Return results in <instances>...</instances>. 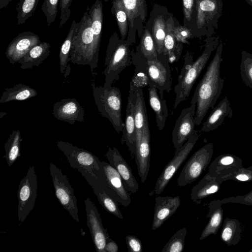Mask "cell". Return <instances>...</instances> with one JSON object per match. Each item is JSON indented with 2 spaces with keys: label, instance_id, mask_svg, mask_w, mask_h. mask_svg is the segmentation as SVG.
Instances as JSON below:
<instances>
[{
  "label": "cell",
  "instance_id": "obj_1",
  "mask_svg": "<svg viewBox=\"0 0 252 252\" xmlns=\"http://www.w3.org/2000/svg\"><path fill=\"white\" fill-rule=\"evenodd\" d=\"M222 50L223 43L220 42L213 58L194 92L193 95L197 97L196 125L201 124L209 109L214 108L221 94L224 82V79L220 76Z\"/></svg>",
  "mask_w": 252,
  "mask_h": 252
},
{
  "label": "cell",
  "instance_id": "obj_2",
  "mask_svg": "<svg viewBox=\"0 0 252 252\" xmlns=\"http://www.w3.org/2000/svg\"><path fill=\"white\" fill-rule=\"evenodd\" d=\"M204 50L198 58L193 62L191 53L188 51L184 56V63L178 78V83L174 87L175 102L173 109L185 101L189 95L196 79L205 66L212 52L220 43V36L207 37Z\"/></svg>",
  "mask_w": 252,
  "mask_h": 252
},
{
  "label": "cell",
  "instance_id": "obj_3",
  "mask_svg": "<svg viewBox=\"0 0 252 252\" xmlns=\"http://www.w3.org/2000/svg\"><path fill=\"white\" fill-rule=\"evenodd\" d=\"M99 48L96 45L92 21L89 12L86 11L80 21L76 23L72 40L70 53L71 63L90 66L92 76L98 66Z\"/></svg>",
  "mask_w": 252,
  "mask_h": 252
},
{
  "label": "cell",
  "instance_id": "obj_4",
  "mask_svg": "<svg viewBox=\"0 0 252 252\" xmlns=\"http://www.w3.org/2000/svg\"><path fill=\"white\" fill-rule=\"evenodd\" d=\"M56 145L65 155L70 166L85 178L94 193L101 189V170L98 158L91 152L64 141H56Z\"/></svg>",
  "mask_w": 252,
  "mask_h": 252
},
{
  "label": "cell",
  "instance_id": "obj_5",
  "mask_svg": "<svg viewBox=\"0 0 252 252\" xmlns=\"http://www.w3.org/2000/svg\"><path fill=\"white\" fill-rule=\"evenodd\" d=\"M129 46L126 40L120 38L116 32L110 36L106 52L105 67L102 72L105 76L104 88L111 87L119 80L121 72L132 64Z\"/></svg>",
  "mask_w": 252,
  "mask_h": 252
},
{
  "label": "cell",
  "instance_id": "obj_6",
  "mask_svg": "<svg viewBox=\"0 0 252 252\" xmlns=\"http://www.w3.org/2000/svg\"><path fill=\"white\" fill-rule=\"evenodd\" d=\"M92 87L95 103L99 113L108 119L118 133L123 132L124 123L122 119V96L119 88L96 86L92 76Z\"/></svg>",
  "mask_w": 252,
  "mask_h": 252
},
{
  "label": "cell",
  "instance_id": "obj_7",
  "mask_svg": "<svg viewBox=\"0 0 252 252\" xmlns=\"http://www.w3.org/2000/svg\"><path fill=\"white\" fill-rule=\"evenodd\" d=\"M222 0H197L196 15L192 30L193 37L213 36L222 14Z\"/></svg>",
  "mask_w": 252,
  "mask_h": 252
},
{
  "label": "cell",
  "instance_id": "obj_8",
  "mask_svg": "<svg viewBox=\"0 0 252 252\" xmlns=\"http://www.w3.org/2000/svg\"><path fill=\"white\" fill-rule=\"evenodd\" d=\"M49 169L56 197L73 219L79 222L77 200L67 177L53 163H50Z\"/></svg>",
  "mask_w": 252,
  "mask_h": 252
},
{
  "label": "cell",
  "instance_id": "obj_9",
  "mask_svg": "<svg viewBox=\"0 0 252 252\" xmlns=\"http://www.w3.org/2000/svg\"><path fill=\"white\" fill-rule=\"evenodd\" d=\"M214 152L211 143L206 144L197 150L186 162L179 177L178 185L184 187L196 180L211 161Z\"/></svg>",
  "mask_w": 252,
  "mask_h": 252
},
{
  "label": "cell",
  "instance_id": "obj_10",
  "mask_svg": "<svg viewBox=\"0 0 252 252\" xmlns=\"http://www.w3.org/2000/svg\"><path fill=\"white\" fill-rule=\"evenodd\" d=\"M168 57L163 52L158 54L155 59L147 60L146 74L149 86L156 87L159 96L163 98L164 92L172 90L171 72Z\"/></svg>",
  "mask_w": 252,
  "mask_h": 252
},
{
  "label": "cell",
  "instance_id": "obj_11",
  "mask_svg": "<svg viewBox=\"0 0 252 252\" xmlns=\"http://www.w3.org/2000/svg\"><path fill=\"white\" fill-rule=\"evenodd\" d=\"M37 179L34 166H30L18 187V218L21 224L34 207L37 197Z\"/></svg>",
  "mask_w": 252,
  "mask_h": 252
},
{
  "label": "cell",
  "instance_id": "obj_12",
  "mask_svg": "<svg viewBox=\"0 0 252 252\" xmlns=\"http://www.w3.org/2000/svg\"><path fill=\"white\" fill-rule=\"evenodd\" d=\"M99 163L102 174L101 189L122 205L129 206L131 203L129 191L119 173L110 163L99 160Z\"/></svg>",
  "mask_w": 252,
  "mask_h": 252
},
{
  "label": "cell",
  "instance_id": "obj_13",
  "mask_svg": "<svg viewBox=\"0 0 252 252\" xmlns=\"http://www.w3.org/2000/svg\"><path fill=\"white\" fill-rule=\"evenodd\" d=\"M196 104L197 97L193 95L190 106L182 109L175 122L172 133V142L175 150L182 147L189 138L198 132L195 129Z\"/></svg>",
  "mask_w": 252,
  "mask_h": 252
},
{
  "label": "cell",
  "instance_id": "obj_14",
  "mask_svg": "<svg viewBox=\"0 0 252 252\" xmlns=\"http://www.w3.org/2000/svg\"><path fill=\"white\" fill-rule=\"evenodd\" d=\"M199 135L198 131L189 138L182 147L175 150L173 158L164 167L156 183L154 188L155 193L160 194L163 191L174 175L193 149Z\"/></svg>",
  "mask_w": 252,
  "mask_h": 252
},
{
  "label": "cell",
  "instance_id": "obj_15",
  "mask_svg": "<svg viewBox=\"0 0 252 252\" xmlns=\"http://www.w3.org/2000/svg\"><path fill=\"white\" fill-rule=\"evenodd\" d=\"M127 14L129 30L126 40L129 46L136 42V35L141 36L147 16L146 0H122Z\"/></svg>",
  "mask_w": 252,
  "mask_h": 252
},
{
  "label": "cell",
  "instance_id": "obj_16",
  "mask_svg": "<svg viewBox=\"0 0 252 252\" xmlns=\"http://www.w3.org/2000/svg\"><path fill=\"white\" fill-rule=\"evenodd\" d=\"M87 216V225L97 252H105V246L109 235L102 223L100 214L94 203L87 197L84 201Z\"/></svg>",
  "mask_w": 252,
  "mask_h": 252
},
{
  "label": "cell",
  "instance_id": "obj_17",
  "mask_svg": "<svg viewBox=\"0 0 252 252\" xmlns=\"http://www.w3.org/2000/svg\"><path fill=\"white\" fill-rule=\"evenodd\" d=\"M137 88L131 81L129 85V95L126 108V114L123 131L122 141L127 145L128 150L133 157L136 152V132L135 123V104L137 96Z\"/></svg>",
  "mask_w": 252,
  "mask_h": 252
},
{
  "label": "cell",
  "instance_id": "obj_18",
  "mask_svg": "<svg viewBox=\"0 0 252 252\" xmlns=\"http://www.w3.org/2000/svg\"><path fill=\"white\" fill-rule=\"evenodd\" d=\"M170 14L166 7L156 4L151 11L149 21L145 26L152 34L158 54L163 52L166 21Z\"/></svg>",
  "mask_w": 252,
  "mask_h": 252
},
{
  "label": "cell",
  "instance_id": "obj_19",
  "mask_svg": "<svg viewBox=\"0 0 252 252\" xmlns=\"http://www.w3.org/2000/svg\"><path fill=\"white\" fill-rule=\"evenodd\" d=\"M38 35L30 31L19 33L8 44L5 54L10 63H18L32 47L40 43Z\"/></svg>",
  "mask_w": 252,
  "mask_h": 252
},
{
  "label": "cell",
  "instance_id": "obj_20",
  "mask_svg": "<svg viewBox=\"0 0 252 252\" xmlns=\"http://www.w3.org/2000/svg\"><path fill=\"white\" fill-rule=\"evenodd\" d=\"M150 132L149 123L142 131L141 136L136 140L135 162L142 183L145 182L150 168Z\"/></svg>",
  "mask_w": 252,
  "mask_h": 252
},
{
  "label": "cell",
  "instance_id": "obj_21",
  "mask_svg": "<svg viewBox=\"0 0 252 252\" xmlns=\"http://www.w3.org/2000/svg\"><path fill=\"white\" fill-rule=\"evenodd\" d=\"M52 114L58 120L74 125L85 121V111L75 98H63L53 105Z\"/></svg>",
  "mask_w": 252,
  "mask_h": 252
},
{
  "label": "cell",
  "instance_id": "obj_22",
  "mask_svg": "<svg viewBox=\"0 0 252 252\" xmlns=\"http://www.w3.org/2000/svg\"><path fill=\"white\" fill-rule=\"evenodd\" d=\"M105 156L109 163L120 175L125 188L131 193H136L139 189L138 184L131 169L118 150L115 147H109Z\"/></svg>",
  "mask_w": 252,
  "mask_h": 252
},
{
  "label": "cell",
  "instance_id": "obj_23",
  "mask_svg": "<svg viewBox=\"0 0 252 252\" xmlns=\"http://www.w3.org/2000/svg\"><path fill=\"white\" fill-rule=\"evenodd\" d=\"M243 167V162L240 158L230 154H223L211 162L207 173L221 181L222 178L232 174Z\"/></svg>",
  "mask_w": 252,
  "mask_h": 252
},
{
  "label": "cell",
  "instance_id": "obj_24",
  "mask_svg": "<svg viewBox=\"0 0 252 252\" xmlns=\"http://www.w3.org/2000/svg\"><path fill=\"white\" fill-rule=\"evenodd\" d=\"M181 204L179 196H157L155 199L153 230L159 228L177 210Z\"/></svg>",
  "mask_w": 252,
  "mask_h": 252
},
{
  "label": "cell",
  "instance_id": "obj_25",
  "mask_svg": "<svg viewBox=\"0 0 252 252\" xmlns=\"http://www.w3.org/2000/svg\"><path fill=\"white\" fill-rule=\"evenodd\" d=\"M232 115L230 102L225 96L213 108L207 120L203 124L201 130L208 132L217 129L222 125L226 117L230 118Z\"/></svg>",
  "mask_w": 252,
  "mask_h": 252
},
{
  "label": "cell",
  "instance_id": "obj_26",
  "mask_svg": "<svg viewBox=\"0 0 252 252\" xmlns=\"http://www.w3.org/2000/svg\"><path fill=\"white\" fill-rule=\"evenodd\" d=\"M222 183L220 180L211 176L207 173L192 188L191 200L196 204H200L202 199L218 192Z\"/></svg>",
  "mask_w": 252,
  "mask_h": 252
},
{
  "label": "cell",
  "instance_id": "obj_27",
  "mask_svg": "<svg viewBox=\"0 0 252 252\" xmlns=\"http://www.w3.org/2000/svg\"><path fill=\"white\" fill-rule=\"evenodd\" d=\"M175 19L170 13L166 21V35L164 41L163 53L168 56L170 63L179 60L183 49V44L176 40L174 34Z\"/></svg>",
  "mask_w": 252,
  "mask_h": 252
},
{
  "label": "cell",
  "instance_id": "obj_28",
  "mask_svg": "<svg viewBox=\"0 0 252 252\" xmlns=\"http://www.w3.org/2000/svg\"><path fill=\"white\" fill-rule=\"evenodd\" d=\"M220 200H214L208 205V212L206 215L209 220L203 230L199 239L202 240L211 234L216 235L221 224L223 210Z\"/></svg>",
  "mask_w": 252,
  "mask_h": 252
},
{
  "label": "cell",
  "instance_id": "obj_29",
  "mask_svg": "<svg viewBox=\"0 0 252 252\" xmlns=\"http://www.w3.org/2000/svg\"><path fill=\"white\" fill-rule=\"evenodd\" d=\"M50 47L46 42L34 46L18 62L21 64L20 68L27 69L38 66L49 56Z\"/></svg>",
  "mask_w": 252,
  "mask_h": 252
},
{
  "label": "cell",
  "instance_id": "obj_30",
  "mask_svg": "<svg viewBox=\"0 0 252 252\" xmlns=\"http://www.w3.org/2000/svg\"><path fill=\"white\" fill-rule=\"evenodd\" d=\"M150 105L156 116V123L159 130H162L165 125L168 116L166 100L161 98L158 94V89L153 86H149Z\"/></svg>",
  "mask_w": 252,
  "mask_h": 252
},
{
  "label": "cell",
  "instance_id": "obj_31",
  "mask_svg": "<svg viewBox=\"0 0 252 252\" xmlns=\"http://www.w3.org/2000/svg\"><path fill=\"white\" fill-rule=\"evenodd\" d=\"M36 90L22 83L17 84L12 88L4 89L0 98V103H4L13 100H25L35 96Z\"/></svg>",
  "mask_w": 252,
  "mask_h": 252
},
{
  "label": "cell",
  "instance_id": "obj_32",
  "mask_svg": "<svg viewBox=\"0 0 252 252\" xmlns=\"http://www.w3.org/2000/svg\"><path fill=\"white\" fill-rule=\"evenodd\" d=\"M242 228L239 221L235 219L226 217L224 219L221 238L227 246L236 245L240 241Z\"/></svg>",
  "mask_w": 252,
  "mask_h": 252
},
{
  "label": "cell",
  "instance_id": "obj_33",
  "mask_svg": "<svg viewBox=\"0 0 252 252\" xmlns=\"http://www.w3.org/2000/svg\"><path fill=\"white\" fill-rule=\"evenodd\" d=\"M89 16L92 21V28L96 45L100 48L103 24V4L101 0H96L91 7Z\"/></svg>",
  "mask_w": 252,
  "mask_h": 252
},
{
  "label": "cell",
  "instance_id": "obj_34",
  "mask_svg": "<svg viewBox=\"0 0 252 252\" xmlns=\"http://www.w3.org/2000/svg\"><path fill=\"white\" fill-rule=\"evenodd\" d=\"M135 107V123L136 138H139L141 137L145 125L149 123L143 92L141 87L138 86Z\"/></svg>",
  "mask_w": 252,
  "mask_h": 252
},
{
  "label": "cell",
  "instance_id": "obj_35",
  "mask_svg": "<svg viewBox=\"0 0 252 252\" xmlns=\"http://www.w3.org/2000/svg\"><path fill=\"white\" fill-rule=\"evenodd\" d=\"M22 139L19 130L12 131L4 145L5 155L3 156L9 166L20 157V145Z\"/></svg>",
  "mask_w": 252,
  "mask_h": 252
},
{
  "label": "cell",
  "instance_id": "obj_36",
  "mask_svg": "<svg viewBox=\"0 0 252 252\" xmlns=\"http://www.w3.org/2000/svg\"><path fill=\"white\" fill-rule=\"evenodd\" d=\"M111 13L115 16L121 38L126 40L129 30L128 20L122 0H112Z\"/></svg>",
  "mask_w": 252,
  "mask_h": 252
},
{
  "label": "cell",
  "instance_id": "obj_37",
  "mask_svg": "<svg viewBox=\"0 0 252 252\" xmlns=\"http://www.w3.org/2000/svg\"><path fill=\"white\" fill-rule=\"evenodd\" d=\"M76 22L73 20L68 34L63 43L59 52V63L60 72L64 73L67 63L70 60V53L71 48L72 40Z\"/></svg>",
  "mask_w": 252,
  "mask_h": 252
},
{
  "label": "cell",
  "instance_id": "obj_38",
  "mask_svg": "<svg viewBox=\"0 0 252 252\" xmlns=\"http://www.w3.org/2000/svg\"><path fill=\"white\" fill-rule=\"evenodd\" d=\"M138 46L142 54L148 60L158 57V52L152 34L146 27H144Z\"/></svg>",
  "mask_w": 252,
  "mask_h": 252
},
{
  "label": "cell",
  "instance_id": "obj_39",
  "mask_svg": "<svg viewBox=\"0 0 252 252\" xmlns=\"http://www.w3.org/2000/svg\"><path fill=\"white\" fill-rule=\"evenodd\" d=\"M39 0H20L16 6L17 12V24H24L26 20L32 16Z\"/></svg>",
  "mask_w": 252,
  "mask_h": 252
},
{
  "label": "cell",
  "instance_id": "obj_40",
  "mask_svg": "<svg viewBox=\"0 0 252 252\" xmlns=\"http://www.w3.org/2000/svg\"><path fill=\"white\" fill-rule=\"evenodd\" d=\"M94 194L96 195L99 203L107 211L120 219H124L117 202L110 196L104 190L101 189H99Z\"/></svg>",
  "mask_w": 252,
  "mask_h": 252
},
{
  "label": "cell",
  "instance_id": "obj_41",
  "mask_svg": "<svg viewBox=\"0 0 252 252\" xmlns=\"http://www.w3.org/2000/svg\"><path fill=\"white\" fill-rule=\"evenodd\" d=\"M187 229L184 227L179 229L171 237L163 248L161 252H182L184 250L185 238Z\"/></svg>",
  "mask_w": 252,
  "mask_h": 252
},
{
  "label": "cell",
  "instance_id": "obj_42",
  "mask_svg": "<svg viewBox=\"0 0 252 252\" xmlns=\"http://www.w3.org/2000/svg\"><path fill=\"white\" fill-rule=\"evenodd\" d=\"M240 69L243 81L252 89V54L244 50L241 52Z\"/></svg>",
  "mask_w": 252,
  "mask_h": 252
},
{
  "label": "cell",
  "instance_id": "obj_43",
  "mask_svg": "<svg viewBox=\"0 0 252 252\" xmlns=\"http://www.w3.org/2000/svg\"><path fill=\"white\" fill-rule=\"evenodd\" d=\"M197 0H182L183 26L192 30L196 15Z\"/></svg>",
  "mask_w": 252,
  "mask_h": 252
},
{
  "label": "cell",
  "instance_id": "obj_44",
  "mask_svg": "<svg viewBox=\"0 0 252 252\" xmlns=\"http://www.w3.org/2000/svg\"><path fill=\"white\" fill-rule=\"evenodd\" d=\"M60 0H44L41 10L46 18L47 25L55 22L58 13V5Z\"/></svg>",
  "mask_w": 252,
  "mask_h": 252
},
{
  "label": "cell",
  "instance_id": "obj_45",
  "mask_svg": "<svg viewBox=\"0 0 252 252\" xmlns=\"http://www.w3.org/2000/svg\"><path fill=\"white\" fill-rule=\"evenodd\" d=\"M174 34L176 40L183 44H189V39L193 38L192 31L181 25L176 19L174 27Z\"/></svg>",
  "mask_w": 252,
  "mask_h": 252
},
{
  "label": "cell",
  "instance_id": "obj_46",
  "mask_svg": "<svg viewBox=\"0 0 252 252\" xmlns=\"http://www.w3.org/2000/svg\"><path fill=\"white\" fill-rule=\"evenodd\" d=\"M227 180L242 182L252 181V169L250 167L248 168L243 167L232 174L221 179L222 182Z\"/></svg>",
  "mask_w": 252,
  "mask_h": 252
},
{
  "label": "cell",
  "instance_id": "obj_47",
  "mask_svg": "<svg viewBox=\"0 0 252 252\" xmlns=\"http://www.w3.org/2000/svg\"><path fill=\"white\" fill-rule=\"evenodd\" d=\"M222 204L226 203H238L252 206V190L243 195L230 196L220 200Z\"/></svg>",
  "mask_w": 252,
  "mask_h": 252
},
{
  "label": "cell",
  "instance_id": "obj_48",
  "mask_svg": "<svg viewBox=\"0 0 252 252\" xmlns=\"http://www.w3.org/2000/svg\"><path fill=\"white\" fill-rule=\"evenodd\" d=\"M72 0H60L61 9L60 22L59 28H61L66 22L71 14L70 6Z\"/></svg>",
  "mask_w": 252,
  "mask_h": 252
},
{
  "label": "cell",
  "instance_id": "obj_49",
  "mask_svg": "<svg viewBox=\"0 0 252 252\" xmlns=\"http://www.w3.org/2000/svg\"><path fill=\"white\" fill-rule=\"evenodd\" d=\"M126 244L129 252H142L143 251L141 241L134 235H127L126 237Z\"/></svg>",
  "mask_w": 252,
  "mask_h": 252
},
{
  "label": "cell",
  "instance_id": "obj_50",
  "mask_svg": "<svg viewBox=\"0 0 252 252\" xmlns=\"http://www.w3.org/2000/svg\"><path fill=\"white\" fill-rule=\"evenodd\" d=\"M105 252H118L119 247L117 244L113 240L110 239L109 235L107 237L105 246Z\"/></svg>",
  "mask_w": 252,
  "mask_h": 252
},
{
  "label": "cell",
  "instance_id": "obj_51",
  "mask_svg": "<svg viewBox=\"0 0 252 252\" xmlns=\"http://www.w3.org/2000/svg\"><path fill=\"white\" fill-rule=\"evenodd\" d=\"M12 0H0V9L6 7Z\"/></svg>",
  "mask_w": 252,
  "mask_h": 252
},
{
  "label": "cell",
  "instance_id": "obj_52",
  "mask_svg": "<svg viewBox=\"0 0 252 252\" xmlns=\"http://www.w3.org/2000/svg\"><path fill=\"white\" fill-rule=\"evenodd\" d=\"M249 5L252 7V0H245Z\"/></svg>",
  "mask_w": 252,
  "mask_h": 252
},
{
  "label": "cell",
  "instance_id": "obj_53",
  "mask_svg": "<svg viewBox=\"0 0 252 252\" xmlns=\"http://www.w3.org/2000/svg\"><path fill=\"white\" fill-rule=\"evenodd\" d=\"M249 252H252V248H251V249L250 250H249Z\"/></svg>",
  "mask_w": 252,
  "mask_h": 252
},
{
  "label": "cell",
  "instance_id": "obj_54",
  "mask_svg": "<svg viewBox=\"0 0 252 252\" xmlns=\"http://www.w3.org/2000/svg\"><path fill=\"white\" fill-rule=\"evenodd\" d=\"M104 0V1H105V2H107V1H109V0Z\"/></svg>",
  "mask_w": 252,
  "mask_h": 252
}]
</instances>
